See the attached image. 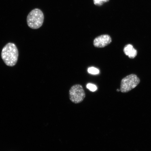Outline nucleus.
<instances>
[{"label": "nucleus", "instance_id": "1", "mask_svg": "<svg viewBox=\"0 0 151 151\" xmlns=\"http://www.w3.org/2000/svg\"><path fill=\"white\" fill-rule=\"evenodd\" d=\"M19 52L14 43H7L4 47L1 52V57L5 65L12 67L16 65L18 60Z\"/></svg>", "mask_w": 151, "mask_h": 151}, {"label": "nucleus", "instance_id": "2", "mask_svg": "<svg viewBox=\"0 0 151 151\" xmlns=\"http://www.w3.org/2000/svg\"><path fill=\"white\" fill-rule=\"evenodd\" d=\"M44 16L42 11L39 9H33L28 14L27 22L28 27L33 29H37L42 26Z\"/></svg>", "mask_w": 151, "mask_h": 151}, {"label": "nucleus", "instance_id": "3", "mask_svg": "<svg viewBox=\"0 0 151 151\" xmlns=\"http://www.w3.org/2000/svg\"><path fill=\"white\" fill-rule=\"evenodd\" d=\"M86 97L85 91L80 84L73 85L69 90V99L73 103L78 104L82 102Z\"/></svg>", "mask_w": 151, "mask_h": 151}, {"label": "nucleus", "instance_id": "4", "mask_svg": "<svg viewBox=\"0 0 151 151\" xmlns=\"http://www.w3.org/2000/svg\"><path fill=\"white\" fill-rule=\"evenodd\" d=\"M140 83V80L136 75L131 74L123 78L120 85V91L122 93H127L130 91Z\"/></svg>", "mask_w": 151, "mask_h": 151}, {"label": "nucleus", "instance_id": "5", "mask_svg": "<svg viewBox=\"0 0 151 151\" xmlns=\"http://www.w3.org/2000/svg\"><path fill=\"white\" fill-rule=\"evenodd\" d=\"M111 37L108 35H103L95 38L93 41L94 46L97 48H103L112 42Z\"/></svg>", "mask_w": 151, "mask_h": 151}, {"label": "nucleus", "instance_id": "6", "mask_svg": "<svg viewBox=\"0 0 151 151\" xmlns=\"http://www.w3.org/2000/svg\"><path fill=\"white\" fill-rule=\"evenodd\" d=\"M124 52L126 55L130 58L133 59L136 57L137 55V51L134 48L132 45L128 44L124 47Z\"/></svg>", "mask_w": 151, "mask_h": 151}, {"label": "nucleus", "instance_id": "7", "mask_svg": "<svg viewBox=\"0 0 151 151\" xmlns=\"http://www.w3.org/2000/svg\"><path fill=\"white\" fill-rule=\"evenodd\" d=\"M88 73L93 75H97L99 73V70L93 67L88 68Z\"/></svg>", "mask_w": 151, "mask_h": 151}, {"label": "nucleus", "instance_id": "8", "mask_svg": "<svg viewBox=\"0 0 151 151\" xmlns=\"http://www.w3.org/2000/svg\"><path fill=\"white\" fill-rule=\"evenodd\" d=\"M109 0H93L94 4L98 6H101L104 3L109 1Z\"/></svg>", "mask_w": 151, "mask_h": 151}, {"label": "nucleus", "instance_id": "9", "mask_svg": "<svg viewBox=\"0 0 151 151\" xmlns=\"http://www.w3.org/2000/svg\"><path fill=\"white\" fill-rule=\"evenodd\" d=\"M86 88L92 92L95 91L97 89V88L96 85L91 83L87 85Z\"/></svg>", "mask_w": 151, "mask_h": 151}, {"label": "nucleus", "instance_id": "10", "mask_svg": "<svg viewBox=\"0 0 151 151\" xmlns=\"http://www.w3.org/2000/svg\"><path fill=\"white\" fill-rule=\"evenodd\" d=\"M117 91H119L120 90H119V89H117Z\"/></svg>", "mask_w": 151, "mask_h": 151}]
</instances>
